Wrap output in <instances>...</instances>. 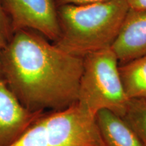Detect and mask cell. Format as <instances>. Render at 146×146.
Listing matches in <instances>:
<instances>
[{
  "label": "cell",
  "mask_w": 146,
  "mask_h": 146,
  "mask_svg": "<svg viewBox=\"0 0 146 146\" xmlns=\"http://www.w3.org/2000/svg\"><path fill=\"white\" fill-rule=\"evenodd\" d=\"M1 80L29 110L58 111L77 103L83 58L39 33L14 31L1 52Z\"/></svg>",
  "instance_id": "obj_1"
},
{
  "label": "cell",
  "mask_w": 146,
  "mask_h": 146,
  "mask_svg": "<svg viewBox=\"0 0 146 146\" xmlns=\"http://www.w3.org/2000/svg\"><path fill=\"white\" fill-rule=\"evenodd\" d=\"M129 9L126 0L60 5V36L55 43L81 58L111 48Z\"/></svg>",
  "instance_id": "obj_2"
},
{
  "label": "cell",
  "mask_w": 146,
  "mask_h": 146,
  "mask_svg": "<svg viewBox=\"0 0 146 146\" xmlns=\"http://www.w3.org/2000/svg\"><path fill=\"white\" fill-rule=\"evenodd\" d=\"M129 100L119 62L112 49L91 53L83 58L76 103L78 106L93 117L102 110L123 117Z\"/></svg>",
  "instance_id": "obj_3"
},
{
  "label": "cell",
  "mask_w": 146,
  "mask_h": 146,
  "mask_svg": "<svg viewBox=\"0 0 146 146\" xmlns=\"http://www.w3.org/2000/svg\"><path fill=\"white\" fill-rule=\"evenodd\" d=\"M9 146H105L96 123L77 104L44 112Z\"/></svg>",
  "instance_id": "obj_4"
},
{
  "label": "cell",
  "mask_w": 146,
  "mask_h": 146,
  "mask_svg": "<svg viewBox=\"0 0 146 146\" xmlns=\"http://www.w3.org/2000/svg\"><path fill=\"white\" fill-rule=\"evenodd\" d=\"M12 31L31 30L56 43L60 36L56 0H0Z\"/></svg>",
  "instance_id": "obj_5"
},
{
  "label": "cell",
  "mask_w": 146,
  "mask_h": 146,
  "mask_svg": "<svg viewBox=\"0 0 146 146\" xmlns=\"http://www.w3.org/2000/svg\"><path fill=\"white\" fill-rule=\"evenodd\" d=\"M43 112L25 108L0 80V146L13 143Z\"/></svg>",
  "instance_id": "obj_6"
},
{
  "label": "cell",
  "mask_w": 146,
  "mask_h": 146,
  "mask_svg": "<svg viewBox=\"0 0 146 146\" xmlns=\"http://www.w3.org/2000/svg\"><path fill=\"white\" fill-rule=\"evenodd\" d=\"M111 49L119 64L146 56V10L129 9Z\"/></svg>",
  "instance_id": "obj_7"
},
{
  "label": "cell",
  "mask_w": 146,
  "mask_h": 146,
  "mask_svg": "<svg viewBox=\"0 0 146 146\" xmlns=\"http://www.w3.org/2000/svg\"><path fill=\"white\" fill-rule=\"evenodd\" d=\"M96 123L105 146H142L123 118L108 110L96 116Z\"/></svg>",
  "instance_id": "obj_8"
},
{
  "label": "cell",
  "mask_w": 146,
  "mask_h": 146,
  "mask_svg": "<svg viewBox=\"0 0 146 146\" xmlns=\"http://www.w3.org/2000/svg\"><path fill=\"white\" fill-rule=\"evenodd\" d=\"M119 70L128 98H146V56L119 64Z\"/></svg>",
  "instance_id": "obj_9"
},
{
  "label": "cell",
  "mask_w": 146,
  "mask_h": 146,
  "mask_svg": "<svg viewBox=\"0 0 146 146\" xmlns=\"http://www.w3.org/2000/svg\"><path fill=\"white\" fill-rule=\"evenodd\" d=\"M142 146H146V98H131L122 117Z\"/></svg>",
  "instance_id": "obj_10"
},
{
  "label": "cell",
  "mask_w": 146,
  "mask_h": 146,
  "mask_svg": "<svg viewBox=\"0 0 146 146\" xmlns=\"http://www.w3.org/2000/svg\"><path fill=\"white\" fill-rule=\"evenodd\" d=\"M0 29H1L5 35L6 36L7 39H8L12 35V31H11L8 18L5 14L2 6H1V1H0Z\"/></svg>",
  "instance_id": "obj_11"
},
{
  "label": "cell",
  "mask_w": 146,
  "mask_h": 146,
  "mask_svg": "<svg viewBox=\"0 0 146 146\" xmlns=\"http://www.w3.org/2000/svg\"><path fill=\"white\" fill-rule=\"evenodd\" d=\"M110 1V0H56L58 7L62 5H81V4H89L104 1Z\"/></svg>",
  "instance_id": "obj_12"
},
{
  "label": "cell",
  "mask_w": 146,
  "mask_h": 146,
  "mask_svg": "<svg viewBox=\"0 0 146 146\" xmlns=\"http://www.w3.org/2000/svg\"><path fill=\"white\" fill-rule=\"evenodd\" d=\"M129 8L133 10H146V0H126Z\"/></svg>",
  "instance_id": "obj_13"
},
{
  "label": "cell",
  "mask_w": 146,
  "mask_h": 146,
  "mask_svg": "<svg viewBox=\"0 0 146 146\" xmlns=\"http://www.w3.org/2000/svg\"><path fill=\"white\" fill-rule=\"evenodd\" d=\"M7 37L5 35V34L3 33V32L1 31V29H0V80H1V55L2 50L4 47L5 43L7 42Z\"/></svg>",
  "instance_id": "obj_14"
}]
</instances>
